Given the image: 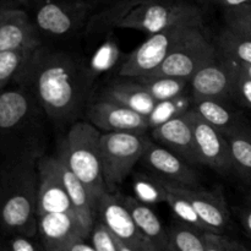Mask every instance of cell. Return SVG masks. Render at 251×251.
<instances>
[{"label":"cell","mask_w":251,"mask_h":251,"mask_svg":"<svg viewBox=\"0 0 251 251\" xmlns=\"http://www.w3.org/2000/svg\"><path fill=\"white\" fill-rule=\"evenodd\" d=\"M15 85L36 97L55 129H69L85 114L95 83L85 59L42 44L33 49Z\"/></svg>","instance_id":"obj_1"},{"label":"cell","mask_w":251,"mask_h":251,"mask_svg":"<svg viewBox=\"0 0 251 251\" xmlns=\"http://www.w3.org/2000/svg\"><path fill=\"white\" fill-rule=\"evenodd\" d=\"M46 112L33 95L14 85L0 92V151L4 162L39 161L49 141Z\"/></svg>","instance_id":"obj_2"},{"label":"cell","mask_w":251,"mask_h":251,"mask_svg":"<svg viewBox=\"0 0 251 251\" xmlns=\"http://www.w3.org/2000/svg\"><path fill=\"white\" fill-rule=\"evenodd\" d=\"M38 161L2 162L0 226L14 235L38 234Z\"/></svg>","instance_id":"obj_3"},{"label":"cell","mask_w":251,"mask_h":251,"mask_svg":"<svg viewBox=\"0 0 251 251\" xmlns=\"http://www.w3.org/2000/svg\"><path fill=\"white\" fill-rule=\"evenodd\" d=\"M100 135L102 132L91 123L78 120L69 127L56 152L86 186L96 208L98 200L108 191L100 163Z\"/></svg>","instance_id":"obj_4"},{"label":"cell","mask_w":251,"mask_h":251,"mask_svg":"<svg viewBox=\"0 0 251 251\" xmlns=\"http://www.w3.org/2000/svg\"><path fill=\"white\" fill-rule=\"evenodd\" d=\"M179 27L205 29L200 5L193 0H144L127 10L115 25V28L135 29L147 36Z\"/></svg>","instance_id":"obj_5"},{"label":"cell","mask_w":251,"mask_h":251,"mask_svg":"<svg viewBox=\"0 0 251 251\" xmlns=\"http://www.w3.org/2000/svg\"><path fill=\"white\" fill-rule=\"evenodd\" d=\"M25 10L42 41H68L85 33L95 14L87 0H31Z\"/></svg>","instance_id":"obj_6"},{"label":"cell","mask_w":251,"mask_h":251,"mask_svg":"<svg viewBox=\"0 0 251 251\" xmlns=\"http://www.w3.org/2000/svg\"><path fill=\"white\" fill-rule=\"evenodd\" d=\"M150 137L136 132H103L100 140L102 173L108 191L117 188L140 163Z\"/></svg>","instance_id":"obj_7"},{"label":"cell","mask_w":251,"mask_h":251,"mask_svg":"<svg viewBox=\"0 0 251 251\" xmlns=\"http://www.w3.org/2000/svg\"><path fill=\"white\" fill-rule=\"evenodd\" d=\"M199 29L194 27H179L147 36L140 46L125 56L118 75L131 80L150 75L164 63L179 44L193 37Z\"/></svg>","instance_id":"obj_8"},{"label":"cell","mask_w":251,"mask_h":251,"mask_svg":"<svg viewBox=\"0 0 251 251\" xmlns=\"http://www.w3.org/2000/svg\"><path fill=\"white\" fill-rule=\"evenodd\" d=\"M217 58L218 53L213 42L208 39L203 29H199L193 37L179 44L156 71L140 78L166 76L190 82L199 70Z\"/></svg>","instance_id":"obj_9"},{"label":"cell","mask_w":251,"mask_h":251,"mask_svg":"<svg viewBox=\"0 0 251 251\" xmlns=\"http://www.w3.org/2000/svg\"><path fill=\"white\" fill-rule=\"evenodd\" d=\"M117 240L135 251H157L135 223L124 202V195L107 191L97 202V218Z\"/></svg>","instance_id":"obj_10"},{"label":"cell","mask_w":251,"mask_h":251,"mask_svg":"<svg viewBox=\"0 0 251 251\" xmlns=\"http://www.w3.org/2000/svg\"><path fill=\"white\" fill-rule=\"evenodd\" d=\"M140 163L146 172L172 185L201 188L200 176L195 167L152 139H150Z\"/></svg>","instance_id":"obj_11"},{"label":"cell","mask_w":251,"mask_h":251,"mask_svg":"<svg viewBox=\"0 0 251 251\" xmlns=\"http://www.w3.org/2000/svg\"><path fill=\"white\" fill-rule=\"evenodd\" d=\"M38 171V216L49 213H68L76 216L61 178L56 154L42 157L37 163ZM77 217V216H76Z\"/></svg>","instance_id":"obj_12"},{"label":"cell","mask_w":251,"mask_h":251,"mask_svg":"<svg viewBox=\"0 0 251 251\" xmlns=\"http://www.w3.org/2000/svg\"><path fill=\"white\" fill-rule=\"evenodd\" d=\"M234 70L229 60L218 55L215 61L203 66L189 82L193 102L220 100L230 103L233 100Z\"/></svg>","instance_id":"obj_13"},{"label":"cell","mask_w":251,"mask_h":251,"mask_svg":"<svg viewBox=\"0 0 251 251\" xmlns=\"http://www.w3.org/2000/svg\"><path fill=\"white\" fill-rule=\"evenodd\" d=\"M186 115L193 126L201 166H207L222 174L233 172L232 153L227 137L203 122L193 109L189 110Z\"/></svg>","instance_id":"obj_14"},{"label":"cell","mask_w":251,"mask_h":251,"mask_svg":"<svg viewBox=\"0 0 251 251\" xmlns=\"http://www.w3.org/2000/svg\"><path fill=\"white\" fill-rule=\"evenodd\" d=\"M38 235L46 251H71L76 243L87 240L91 233L76 216L49 213L38 216Z\"/></svg>","instance_id":"obj_15"},{"label":"cell","mask_w":251,"mask_h":251,"mask_svg":"<svg viewBox=\"0 0 251 251\" xmlns=\"http://www.w3.org/2000/svg\"><path fill=\"white\" fill-rule=\"evenodd\" d=\"M43 43L27 11L0 6V51L32 50Z\"/></svg>","instance_id":"obj_16"},{"label":"cell","mask_w":251,"mask_h":251,"mask_svg":"<svg viewBox=\"0 0 251 251\" xmlns=\"http://www.w3.org/2000/svg\"><path fill=\"white\" fill-rule=\"evenodd\" d=\"M85 114L88 123L104 132L146 134L150 130L146 117L109 100H97L91 102Z\"/></svg>","instance_id":"obj_17"},{"label":"cell","mask_w":251,"mask_h":251,"mask_svg":"<svg viewBox=\"0 0 251 251\" xmlns=\"http://www.w3.org/2000/svg\"><path fill=\"white\" fill-rule=\"evenodd\" d=\"M151 136L154 142L178 154L191 166H201L193 126L186 114L153 129Z\"/></svg>","instance_id":"obj_18"},{"label":"cell","mask_w":251,"mask_h":251,"mask_svg":"<svg viewBox=\"0 0 251 251\" xmlns=\"http://www.w3.org/2000/svg\"><path fill=\"white\" fill-rule=\"evenodd\" d=\"M178 188L183 195L188 198L211 232L222 233L228 227L230 212L221 189L205 190L202 188Z\"/></svg>","instance_id":"obj_19"},{"label":"cell","mask_w":251,"mask_h":251,"mask_svg":"<svg viewBox=\"0 0 251 251\" xmlns=\"http://www.w3.org/2000/svg\"><path fill=\"white\" fill-rule=\"evenodd\" d=\"M191 109L203 120L229 137L239 132L251 131V125L240 110H237L228 102L220 100H199L193 102Z\"/></svg>","instance_id":"obj_20"},{"label":"cell","mask_w":251,"mask_h":251,"mask_svg":"<svg viewBox=\"0 0 251 251\" xmlns=\"http://www.w3.org/2000/svg\"><path fill=\"white\" fill-rule=\"evenodd\" d=\"M98 100L118 103L146 118L157 104V100H154L149 95L141 83L131 78L126 81H118V82L105 86Z\"/></svg>","instance_id":"obj_21"},{"label":"cell","mask_w":251,"mask_h":251,"mask_svg":"<svg viewBox=\"0 0 251 251\" xmlns=\"http://www.w3.org/2000/svg\"><path fill=\"white\" fill-rule=\"evenodd\" d=\"M124 202L139 229L150 240L154 249L157 251H168L171 248L168 228L164 227L151 206L140 202L130 195H124Z\"/></svg>","instance_id":"obj_22"},{"label":"cell","mask_w":251,"mask_h":251,"mask_svg":"<svg viewBox=\"0 0 251 251\" xmlns=\"http://www.w3.org/2000/svg\"><path fill=\"white\" fill-rule=\"evenodd\" d=\"M56 157H58L59 164H60L64 186H65V190L68 193L69 199H70L74 211H75L78 221L82 223L83 227L91 233L93 226H95L96 218H97V208H96L95 201L92 200L90 193L86 189V186L81 183L80 179L70 171L63 157L59 153H56Z\"/></svg>","instance_id":"obj_23"},{"label":"cell","mask_w":251,"mask_h":251,"mask_svg":"<svg viewBox=\"0 0 251 251\" xmlns=\"http://www.w3.org/2000/svg\"><path fill=\"white\" fill-rule=\"evenodd\" d=\"M124 59L125 56L123 58L119 44H118L117 39L114 38L112 32L105 34L104 41L98 44L90 59L86 60L88 74H90L92 82L95 83L100 76L112 71L117 65H119L120 68Z\"/></svg>","instance_id":"obj_24"},{"label":"cell","mask_w":251,"mask_h":251,"mask_svg":"<svg viewBox=\"0 0 251 251\" xmlns=\"http://www.w3.org/2000/svg\"><path fill=\"white\" fill-rule=\"evenodd\" d=\"M131 186L134 198L140 202L149 206L166 202L168 194L166 183L149 172H136L132 174Z\"/></svg>","instance_id":"obj_25"},{"label":"cell","mask_w":251,"mask_h":251,"mask_svg":"<svg viewBox=\"0 0 251 251\" xmlns=\"http://www.w3.org/2000/svg\"><path fill=\"white\" fill-rule=\"evenodd\" d=\"M213 44L220 56L242 64H251V39L238 36L227 27H223Z\"/></svg>","instance_id":"obj_26"},{"label":"cell","mask_w":251,"mask_h":251,"mask_svg":"<svg viewBox=\"0 0 251 251\" xmlns=\"http://www.w3.org/2000/svg\"><path fill=\"white\" fill-rule=\"evenodd\" d=\"M166 186L167 190H168L166 203L169 206L174 216L178 218L179 223H183V225L189 226V227L195 228V229L200 230V232H211L207 226L202 222V220L198 215V212L193 207L188 198H185L183 193L179 190L178 186L172 185V184L168 183H166Z\"/></svg>","instance_id":"obj_27"},{"label":"cell","mask_w":251,"mask_h":251,"mask_svg":"<svg viewBox=\"0 0 251 251\" xmlns=\"http://www.w3.org/2000/svg\"><path fill=\"white\" fill-rule=\"evenodd\" d=\"M191 107H193V98H191L190 92H186L171 100L157 102L156 107L146 118L149 127L153 130L171 120L176 119L186 114L191 109Z\"/></svg>","instance_id":"obj_28"},{"label":"cell","mask_w":251,"mask_h":251,"mask_svg":"<svg viewBox=\"0 0 251 251\" xmlns=\"http://www.w3.org/2000/svg\"><path fill=\"white\" fill-rule=\"evenodd\" d=\"M227 139L232 153L233 172L251 185V131L234 134Z\"/></svg>","instance_id":"obj_29"},{"label":"cell","mask_w":251,"mask_h":251,"mask_svg":"<svg viewBox=\"0 0 251 251\" xmlns=\"http://www.w3.org/2000/svg\"><path fill=\"white\" fill-rule=\"evenodd\" d=\"M136 81L141 83L142 87L157 102L171 100L189 92V81L181 78L157 76V77L136 78Z\"/></svg>","instance_id":"obj_30"},{"label":"cell","mask_w":251,"mask_h":251,"mask_svg":"<svg viewBox=\"0 0 251 251\" xmlns=\"http://www.w3.org/2000/svg\"><path fill=\"white\" fill-rule=\"evenodd\" d=\"M171 249L173 251H205L202 234L205 232L183 223H174L168 228Z\"/></svg>","instance_id":"obj_31"},{"label":"cell","mask_w":251,"mask_h":251,"mask_svg":"<svg viewBox=\"0 0 251 251\" xmlns=\"http://www.w3.org/2000/svg\"><path fill=\"white\" fill-rule=\"evenodd\" d=\"M32 50L0 51V92L14 82Z\"/></svg>","instance_id":"obj_32"},{"label":"cell","mask_w":251,"mask_h":251,"mask_svg":"<svg viewBox=\"0 0 251 251\" xmlns=\"http://www.w3.org/2000/svg\"><path fill=\"white\" fill-rule=\"evenodd\" d=\"M225 27L238 36L251 39V2L223 10Z\"/></svg>","instance_id":"obj_33"},{"label":"cell","mask_w":251,"mask_h":251,"mask_svg":"<svg viewBox=\"0 0 251 251\" xmlns=\"http://www.w3.org/2000/svg\"><path fill=\"white\" fill-rule=\"evenodd\" d=\"M223 58V56H222ZM227 59V58H226ZM234 70V83H233V100L240 107L251 110V78L243 73L235 61L228 59Z\"/></svg>","instance_id":"obj_34"},{"label":"cell","mask_w":251,"mask_h":251,"mask_svg":"<svg viewBox=\"0 0 251 251\" xmlns=\"http://www.w3.org/2000/svg\"><path fill=\"white\" fill-rule=\"evenodd\" d=\"M91 244L96 251H119L118 240L100 220H96L91 232Z\"/></svg>","instance_id":"obj_35"},{"label":"cell","mask_w":251,"mask_h":251,"mask_svg":"<svg viewBox=\"0 0 251 251\" xmlns=\"http://www.w3.org/2000/svg\"><path fill=\"white\" fill-rule=\"evenodd\" d=\"M205 251H235V240L229 239L222 233L205 232L202 234Z\"/></svg>","instance_id":"obj_36"},{"label":"cell","mask_w":251,"mask_h":251,"mask_svg":"<svg viewBox=\"0 0 251 251\" xmlns=\"http://www.w3.org/2000/svg\"><path fill=\"white\" fill-rule=\"evenodd\" d=\"M9 251H46L43 245L37 244L32 240V238L25 235H14L7 245Z\"/></svg>","instance_id":"obj_37"},{"label":"cell","mask_w":251,"mask_h":251,"mask_svg":"<svg viewBox=\"0 0 251 251\" xmlns=\"http://www.w3.org/2000/svg\"><path fill=\"white\" fill-rule=\"evenodd\" d=\"M90 2L93 10L100 11V10L109 9V7H117V6H125V5H135L139 2L144 1V0H87Z\"/></svg>","instance_id":"obj_38"},{"label":"cell","mask_w":251,"mask_h":251,"mask_svg":"<svg viewBox=\"0 0 251 251\" xmlns=\"http://www.w3.org/2000/svg\"><path fill=\"white\" fill-rule=\"evenodd\" d=\"M239 218L248 234L251 237V191L245 196L239 207Z\"/></svg>","instance_id":"obj_39"},{"label":"cell","mask_w":251,"mask_h":251,"mask_svg":"<svg viewBox=\"0 0 251 251\" xmlns=\"http://www.w3.org/2000/svg\"><path fill=\"white\" fill-rule=\"evenodd\" d=\"M199 5H217V6L225 9L229 7H237L240 5L250 4L251 0H193Z\"/></svg>","instance_id":"obj_40"},{"label":"cell","mask_w":251,"mask_h":251,"mask_svg":"<svg viewBox=\"0 0 251 251\" xmlns=\"http://www.w3.org/2000/svg\"><path fill=\"white\" fill-rule=\"evenodd\" d=\"M31 0H0V6L21 7L25 9Z\"/></svg>","instance_id":"obj_41"},{"label":"cell","mask_w":251,"mask_h":251,"mask_svg":"<svg viewBox=\"0 0 251 251\" xmlns=\"http://www.w3.org/2000/svg\"><path fill=\"white\" fill-rule=\"evenodd\" d=\"M71 251H96L95 248H93L92 244H88L86 240H82V242H78L71 248Z\"/></svg>","instance_id":"obj_42"},{"label":"cell","mask_w":251,"mask_h":251,"mask_svg":"<svg viewBox=\"0 0 251 251\" xmlns=\"http://www.w3.org/2000/svg\"><path fill=\"white\" fill-rule=\"evenodd\" d=\"M235 64H237L238 68H239L243 73L247 74V75L251 78V64H242V63H238V61H235Z\"/></svg>","instance_id":"obj_43"},{"label":"cell","mask_w":251,"mask_h":251,"mask_svg":"<svg viewBox=\"0 0 251 251\" xmlns=\"http://www.w3.org/2000/svg\"><path fill=\"white\" fill-rule=\"evenodd\" d=\"M2 200V166L0 164V207H1Z\"/></svg>","instance_id":"obj_44"},{"label":"cell","mask_w":251,"mask_h":251,"mask_svg":"<svg viewBox=\"0 0 251 251\" xmlns=\"http://www.w3.org/2000/svg\"><path fill=\"white\" fill-rule=\"evenodd\" d=\"M115 239H117V238H115ZM118 244H119V251H135L134 249H131V248L127 247V245L123 244V243L119 242V240H118Z\"/></svg>","instance_id":"obj_45"},{"label":"cell","mask_w":251,"mask_h":251,"mask_svg":"<svg viewBox=\"0 0 251 251\" xmlns=\"http://www.w3.org/2000/svg\"><path fill=\"white\" fill-rule=\"evenodd\" d=\"M235 251H250L245 245H243L242 243L237 242L235 243Z\"/></svg>","instance_id":"obj_46"},{"label":"cell","mask_w":251,"mask_h":251,"mask_svg":"<svg viewBox=\"0 0 251 251\" xmlns=\"http://www.w3.org/2000/svg\"><path fill=\"white\" fill-rule=\"evenodd\" d=\"M0 251H9V250H7V248H0Z\"/></svg>","instance_id":"obj_47"},{"label":"cell","mask_w":251,"mask_h":251,"mask_svg":"<svg viewBox=\"0 0 251 251\" xmlns=\"http://www.w3.org/2000/svg\"><path fill=\"white\" fill-rule=\"evenodd\" d=\"M168 251H173V250H172V249H171V248H169V250H168Z\"/></svg>","instance_id":"obj_48"}]
</instances>
